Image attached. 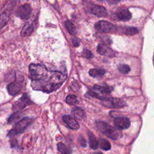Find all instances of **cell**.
Returning <instances> with one entry per match:
<instances>
[{
	"label": "cell",
	"mask_w": 154,
	"mask_h": 154,
	"mask_svg": "<svg viewBox=\"0 0 154 154\" xmlns=\"http://www.w3.org/2000/svg\"><path fill=\"white\" fill-rule=\"evenodd\" d=\"M29 78L34 90L49 93L57 90L65 81L67 75L60 71H49L42 64H31Z\"/></svg>",
	"instance_id": "obj_1"
},
{
	"label": "cell",
	"mask_w": 154,
	"mask_h": 154,
	"mask_svg": "<svg viewBox=\"0 0 154 154\" xmlns=\"http://www.w3.org/2000/svg\"><path fill=\"white\" fill-rule=\"evenodd\" d=\"M96 126L100 132L112 140H117L122 135L121 131L112 127L103 121H97Z\"/></svg>",
	"instance_id": "obj_2"
},
{
	"label": "cell",
	"mask_w": 154,
	"mask_h": 154,
	"mask_svg": "<svg viewBox=\"0 0 154 154\" xmlns=\"http://www.w3.org/2000/svg\"><path fill=\"white\" fill-rule=\"evenodd\" d=\"M16 0H9L0 9V29L6 25L16 6Z\"/></svg>",
	"instance_id": "obj_3"
},
{
	"label": "cell",
	"mask_w": 154,
	"mask_h": 154,
	"mask_svg": "<svg viewBox=\"0 0 154 154\" xmlns=\"http://www.w3.org/2000/svg\"><path fill=\"white\" fill-rule=\"evenodd\" d=\"M32 119L30 117H24L20 120L17 123H16L12 129H11L7 136L9 137H14L23 132L26 128H28L32 123Z\"/></svg>",
	"instance_id": "obj_4"
},
{
	"label": "cell",
	"mask_w": 154,
	"mask_h": 154,
	"mask_svg": "<svg viewBox=\"0 0 154 154\" xmlns=\"http://www.w3.org/2000/svg\"><path fill=\"white\" fill-rule=\"evenodd\" d=\"M100 103L107 108H122L125 107L126 104L125 102H124L122 99L119 98H114V97H105L102 99L100 101Z\"/></svg>",
	"instance_id": "obj_5"
},
{
	"label": "cell",
	"mask_w": 154,
	"mask_h": 154,
	"mask_svg": "<svg viewBox=\"0 0 154 154\" xmlns=\"http://www.w3.org/2000/svg\"><path fill=\"white\" fill-rule=\"evenodd\" d=\"M95 29L99 32H114L117 30V27L113 23L106 21L99 20L95 24Z\"/></svg>",
	"instance_id": "obj_6"
},
{
	"label": "cell",
	"mask_w": 154,
	"mask_h": 154,
	"mask_svg": "<svg viewBox=\"0 0 154 154\" xmlns=\"http://www.w3.org/2000/svg\"><path fill=\"white\" fill-rule=\"evenodd\" d=\"M132 17V14L129 10L125 7L118 8L113 13L114 20L118 21H128Z\"/></svg>",
	"instance_id": "obj_7"
},
{
	"label": "cell",
	"mask_w": 154,
	"mask_h": 154,
	"mask_svg": "<svg viewBox=\"0 0 154 154\" xmlns=\"http://www.w3.org/2000/svg\"><path fill=\"white\" fill-rule=\"evenodd\" d=\"M31 14L32 8L28 4H25L19 6L15 13L16 16L22 19H27L29 18Z\"/></svg>",
	"instance_id": "obj_8"
},
{
	"label": "cell",
	"mask_w": 154,
	"mask_h": 154,
	"mask_svg": "<svg viewBox=\"0 0 154 154\" xmlns=\"http://www.w3.org/2000/svg\"><path fill=\"white\" fill-rule=\"evenodd\" d=\"M88 10L91 13L99 17H104L107 16V11L103 6L91 4L88 6Z\"/></svg>",
	"instance_id": "obj_9"
},
{
	"label": "cell",
	"mask_w": 154,
	"mask_h": 154,
	"mask_svg": "<svg viewBox=\"0 0 154 154\" xmlns=\"http://www.w3.org/2000/svg\"><path fill=\"white\" fill-rule=\"evenodd\" d=\"M31 103L32 102L29 99L28 94L23 93L22 97L13 105V109L14 111H18Z\"/></svg>",
	"instance_id": "obj_10"
},
{
	"label": "cell",
	"mask_w": 154,
	"mask_h": 154,
	"mask_svg": "<svg viewBox=\"0 0 154 154\" xmlns=\"http://www.w3.org/2000/svg\"><path fill=\"white\" fill-rule=\"evenodd\" d=\"M115 127L120 131L127 129L131 125V121L126 117H116L114 120Z\"/></svg>",
	"instance_id": "obj_11"
},
{
	"label": "cell",
	"mask_w": 154,
	"mask_h": 154,
	"mask_svg": "<svg viewBox=\"0 0 154 154\" xmlns=\"http://www.w3.org/2000/svg\"><path fill=\"white\" fill-rule=\"evenodd\" d=\"M97 52L102 55L108 57H114L117 56V52L106 46L103 43H99L97 46Z\"/></svg>",
	"instance_id": "obj_12"
},
{
	"label": "cell",
	"mask_w": 154,
	"mask_h": 154,
	"mask_svg": "<svg viewBox=\"0 0 154 154\" xmlns=\"http://www.w3.org/2000/svg\"><path fill=\"white\" fill-rule=\"evenodd\" d=\"M22 88V82L20 81H14L7 86V91L10 95L14 96L19 93Z\"/></svg>",
	"instance_id": "obj_13"
},
{
	"label": "cell",
	"mask_w": 154,
	"mask_h": 154,
	"mask_svg": "<svg viewBox=\"0 0 154 154\" xmlns=\"http://www.w3.org/2000/svg\"><path fill=\"white\" fill-rule=\"evenodd\" d=\"M35 25V20L26 23L22 29L20 35L22 37H26L31 35L34 30Z\"/></svg>",
	"instance_id": "obj_14"
},
{
	"label": "cell",
	"mask_w": 154,
	"mask_h": 154,
	"mask_svg": "<svg viewBox=\"0 0 154 154\" xmlns=\"http://www.w3.org/2000/svg\"><path fill=\"white\" fill-rule=\"evenodd\" d=\"M63 120L69 128L72 129L77 130L79 128V125L76 120L69 115H65L63 117Z\"/></svg>",
	"instance_id": "obj_15"
},
{
	"label": "cell",
	"mask_w": 154,
	"mask_h": 154,
	"mask_svg": "<svg viewBox=\"0 0 154 154\" xmlns=\"http://www.w3.org/2000/svg\"><path fill=\"white\" fill-rule=\"evenodd\" d=\"M93 89L96 91H99L102 94H108L111 93L113 88L112 87H109L108 85L101 86L96 84L93 86Z\"/></svg>",
	"instance_id": "obj_16"
},
{
	"label": "cell",
	"mask_w": 154,
	"mask_h": 154,
	"mask_svg": "<svg viewBox=\"0 0 154 154\" xmlns=\"http://www.w3.org/2000/svg\"><path fill=\"white\" fill-rule=\"evenodd\" d=\"M88 136L89 139V144L91 149L96 150L98 148L99 146V141L96 140L95 135L90 131H88Z\"/></svg>",
	"instance_id": "obj_17"
},
{
	"label": "cell",
	"mask_w": 154,
	"mask_h": 154,
	"mask_svg": "<svg viewBox=\"0 0 154 154\" xmlns=\"http://www.w3.org/2000/svg\"><path fill=\"white\" fill-rule=\"evenodd\" d=\"M72 113L75 117L78 120H82L85 118V114L84 111L79 107H75L72 109Z\"/></svg>",
	"instance_id": "obj_18"
},
{
	"label": "cell",
	"mask_w": 154,
	"mask_h": 154,
	"mask_svg": "<svg viewBox=\"0 0 154 154\" xmlns=\"http://www.w3.org/2000/svg\"><path fill=\"white\" fill-rule=\"evenodd\" d=\"M122 32L125 35H134L138 32V29L135 27L125 26L122 28Z\"/></svg>",
	"instance_id": "obj_19"
},
{
	"label": "cell",
	"mask_w": 154,
	"mask_h": 154,
	"mask_svg": "<svg viewBox=\"0 0 154 154\" xmlns=\"http://www.w3.org/2000/svg\"><path fill=\"white\" fill-rule=\"evenodd\" d=\"M88 73L93 78L100 77L105 73V70L102 69H92L89 70Z\"/></svg>",
	"instance_id": "obj_20"
},
{
	"label": "cell",
	"mask_w": 154,
	"mask_h": 154,
	"mask_svg": "<svg viewBox=\"0 0 154 154\" xmlns=\"http://www.w3.org/2000/svg\"><path fill=\"white\" fill-rule=\"evenodd\" d=\"M57 149L61 154H71L72 153L71 149L63 143H59L57 144Z\"/></svg>",
	"instance_id": "obj_21"
},
{
	"label": "cell",
	"mask_w": 154,
	"mask_h": 154,
	"mask_svg": "<svg viewBox=\"0 0 154 154\" xmlns=\"http://www.w3.org/2000/svg\"><path fill=\"white\" fill-rule=\"evenodd\" d=\"M98 141H99V146L102 150L107 151L111 149V146L108 141L106 140L105 139L100 138L99 140Z\"/></svg>",
	"instance_id": "obj_22"
},
{
	"label": "cell",
	"mask_w": 154,
	"mask_h": 154,
	"mask_svg": "<svg viewBox=\"0 0 154 154\" xmlns=\"http://www.w3.org/2000/svg\"><path fill=\"white\" fill-rule=\"evenodd\" d=\"M65 26L68 32L72 35H75L76 33V29L73 23L70 20H66L65 22Z\"/></svg>",
	"instance_id": "obj_23"
},
{
	"label": "cell",
	"mask_w": 154,
	"mask_h": 154,
	"mask_svg": "<svg viewBox=\"0 0 154 154\" xmlns=\"http://www.w3.org/2000/svg\"><path fill=\"white\" fill-rule=\"evenodd\" d=\"M22 114H21V112H20L19 111L14 112L8 118V123L10 124V123H13L17 122V120H19L22 117Z\"/></svg>",
	"instance_id": "obj_24"
},
{
	"label": "cell",
	"mask_w": 154,
	"mask_h": 154,
	"mask_svg": "<svg viewBox=\"0 0 154 154\" xmlns=\"http://www.w3.org/2000/svg\"><path fill=\"white\" fill-rule=\"evenodd\" d=\"M117 67L119 70L123 74H128L131 70L130 67L128 65L125 64H119Z\"/></svg>",
	"instance_id": "obj_25"
},
{
	"label": "cell",
	"mask_w": 154,
	"mask_h": 154,
	"mask_svg": "<svg viewBox=\"0 0 154 154\" xmlns=\"http://www.w3.org/2000/svg\"><path fill=\"white\" fill-rule=\"evenodd\" d=\"M66 102L70 105H74L75 104L78 100H77V97L74 94H69L66 97Z\"/></svg>",
	"instance_id": "obj_26"
},
{
	"label": "cell",
	"mask_w": 154,
	"mask_h": 154,
	"mask_svg": "<svg viewBox=\"0 0 154 154\" xmlns=\"http://www.w3.org/2000/svg\"><path fill=\"white\" fill-rule=\"evenodd\" d=\"M87 94L91 97H96V98H97V99H104L105 97H106V96H103L102 95V94H99L93 90H89L87 91Z\"/></svg>",
	"instance_id": "obj_27"
},
{
	"label": "cell",
	"mask_w": 154,
	"mask_h": 154,
	"mask_svg": "<svg viewBox=\"0 0 154 154\" xmlns=\"http://www.w3.org/2000/svg\"><path fill=\"white\" fill-rule=\"evenodd\" d=\"M82 55L83 57L87 58V59H91L93 57V54L88 49H85L83 50Z\"/></svg>",
	"instance_id": "obj_28"
},
{
	"label": "cell",
	"mask_w": 154,
	"mask_h": 154,
	"mask_svg": "<svg viewBox=\"0 0 154 154\" xmlns=\"http://www.w3.org/2000/svg\"><path fill=\"white\" fill-rule=\"evenodd\" d=\"M71 88H72V90L74 91H78L79 85H78V83L77 82V81H73L71 83Z\"/></svg>",
	"instance_id": "obj_29"
},
{
	"label": "cell",
	"mask_w": 154,
	"mask_h": 154,
	"mask_svg": "<svg viewBox=\"0 0 154 154\" xmlns=\"http://www.w3.org/2000/svg\"><path fill=\"white\" fill-rule=\"evenodd\" d=\"M79 143H80V145L82 146V147H86L87 146V142L85 140V138L82 137V136H80L79 137Z\"/></svg>",
	"instance_id": "obj_30"
},
{
	"label": "cell",
	"mask_w": 154,
	"mask_h": 154,
	"mask_svg": "<svg viewBox=\"0 0 154 154\" xmlns=\"http://www.w3.org/2000/svg\"><path fill=\"white\" fill-rule=\"evenodd\" d=\"M72 44L75 47H77L79 45V41L78 38H73L72 39Z\"/></svg>",
	"instance_id": "obj_31"
},
{
	"label": "cell",
	"mask_w": 154,
	"mask_h": 154,
	"mask_svg": "<svg viewBox=\"0 0 154 154\" xmlns=\"http://www.w3.org/2000/svg\"><path fill=\"white\" fill-rule=\"evenodd\" d=\"M17 141L16 140H13V141H12L11 142V147H14L16 146L17 144Z\"/></svg>",
	"instance_id": "obj_32"
},
{
	"label": "cell",
	"mask_w": 154,
	"mask_h": 154,
	"mask_svg": "<svg viewBox=\"0 0 154 154\" xmlns=\"http://www.w3.org/2000/svg\"><path fill=\"white\" fill-rule=\"evenodd\" d=\"M93 154H103V153L100 152H94Z\"/></svg>",
	"instance_id": "obj_33"
},
{
	"label": "cell",
	"mask_w": 154,
	"mask_h": 154,
	"mask_svg": "<svg viewBox=\"0 0 154 154\" xmlns=\"http://www.w3.org/2000/svg\"><path fill=\"white\" fill-rule=\"evenodd\" d=\"M112 1H114V2H118V1H119L120 0H112Z\"/></svg>",
	"instance_id": "obj_34"
},
{
	"label": "cell",
	"mask_w": 154,
	"mask_h": 154,
	"mask_svg": "<svg viewBox=\"0 0 154 154\" xmlns=\"http://www.w3.org/2000/svg\"><path fill=\"white\" fill-rule=\"evenodd\" d=\"M83 1H84V0H83Z\"/></svg>",
	"instance_id": "obj_35"
}]
</instances>
